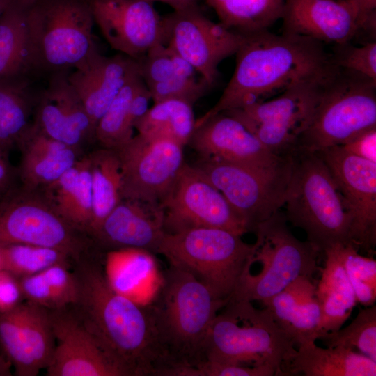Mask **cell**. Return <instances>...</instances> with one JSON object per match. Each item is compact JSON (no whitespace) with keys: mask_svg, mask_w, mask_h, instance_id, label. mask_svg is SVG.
Returning a JSON list of instances; mask_svg holds the SVG:
<instances>
[{"mask_svg":"<svg viewBox=\"0 0 376 376\" xmlns=\"http://www.w3.org/2000/svg\"><path fill=\"white\" fill-rule=\"evenodd\" d=\"M233 31L248 34L267 29L281 19L285 0H205Z\"/></svg>","mask_w":376,"mask_h":376,"instance_id":"obj_34","label":"cell"},{"mask_svg":"<svg viewBox=\"0 0 376 376\" xmlns=\"http://www.w3.org/2000/svg\"><path fill=\"white\" fill-rule=\"evenodd\" d=\"M338 45L337 53L331 57L340 68L366 77L376 82V42L372 41L360 47Z\"/></svg>","mask_w":376,"mask_h":376,"instance_id":"obj_40","label":"cell"},{"mask_svg":"<svg viewBox=\"0 0 376 376\" xmlns=\"http://www.w3.org/2000/svg\"><path fill=\"white\" fill-rule=\"evenodd\" d=\"M166 233L216 228L242 236L247 228L223 194L194 165L185 164L161 205Z\"/></svg>","mask_w":376,"mask_h":376,"instance_id":"obj_14","label":"cell"},{"mask_svg":"<svg viewBox=\"0 0 376 376\" xmlns=\"http://www.w3.org/2000/svg\"><path fill=\"white\" fill-rule=\"evenodd\" d=\"M291 361L288 375L306 376H375L376 362L354 350L344 346L322 348L315 342L298 346Z\"/></svg>","mask_w":376,"mask_h":376,"instance_id":"obj_30","label":"cell"},{"mask_svg":"<svg viewBox=\"0 0 376 376\" xmlns=\"http://www.w3.org/2000/svg\"><path fill=\"white\" fill-rule=\"evenodd\" d=\"M21 158L19 175L22 187L37 190L54 182L72 168L81 151L41 132L33 123L16 145Z\"/></svg>","mask_w":376,"mask_h":376,"instance_id":"obj_25","label":"cell"},{"mask_svg":"<svg viewBox=\"0 0 376 376\" xmlns=\"http://www.w3.org/2000/svg\"><path fill=\"white\" fill-rule=\"evenodd\" d=\"M25 244L58 249L75 263L104 251L87 233L60 217L39 190H8L0 201V245Z\"/></svg>","mask_w":376,"mask_h":376,"instance_id":"obj_10","label":"cell"},{"mask_svg":"<svg viewBox=\"0 0 376 376\" xmlns=\"http://www.w3.org/2000/svg\"><path fill=\"white\" fill-rule=\"evenodd\" d=\"M276 371L267 366H249L236 364L205 363L190 372L189 376H274Z\"/></svg>","mask_w":376,"mask_h":376,"instance_id":"obj_45","label":"cell"},{"mask_svg":"<svg viewBox=\"0 0 376 376\" xmlns=\"http://www.w3.org/2000/svg\"><path fill=\"white\" fill-rule=\"evenodd\" d=\"M11 363L3 355V352H0V376H10Z\"/></svg>","mask_w":376,"mask_h":376,"instance_id":"obj_52","label":"cell"},{"mask_svg":"<svg viewBox=\"0 0 376 376\" xmlns=\"http://www.w3.org/2000/svg\"><path fill=\"white\" fill-rule=\"evenodd\" d=\"M351 283L357 302L365 306L376 301V260L363 256L352 244L334 245Z\"/></svg>","mask_w":376,"mask_h":376,"instance_id":"obj_39","label":"cell"},{"mask_svg":"<svg viewBox=\"0 0 376 376\" xmlns=\"http://www.w3.org/2000/svg\"><path fill=\"white\" fill-rule=\"evenodd\" d=\"M3 269V253L1 245H0V270Z\"/></svg>","mask_w":376,"mask_h":376,"instance_id":"obj_54","label":"cell"},{"mask_svg":"<svg viewBox=\"0 0 376 376\" xmlns=\"http://www.w3.org/2000/svg\"><path fill=\"white\" fill-rule=\"evenodd\" d=\"M189 144L201 157L217 158L266 171L288 166L292 155L271 152L238 119L218 113L195 127Z\"/></svg>","mask_w":376,"mask_h":376,"instance_id":"obj_18","label":"cell"},{"mask_svg":"<svg viewBox=\"0 0 376 376\" xmlns=\"http://www.w3.org/2000/svg\"><path fill=\"white\" fill-rule=\"evenodd\" d=\"M12 178L13 171L6 159V154L0 151V196L10 190Z\"/></svg>","mask_w":376,"mask_h":376,"instance_id":"obj_50","label":"cell"},{"mask_svg":"<svg viewBox=\"0 0 376 376\" xmlns=\"http://www.w3.org/2000/svg\"><path fill=\"white\" fill-rule=\"evenodd\" d=\"M184 147L137 134L113 149L120 164L123 199L161 205L185 164Z\"/></svg>","mask_w":376,"mask_h":376,"instance_id":"obj_13","label":"cell"},{"mask_svg":"<svg viewBox=\"0 0 376 376\" xmlns=\"http://www.w3.org/2000/svg\"><path fill=\"white\" fill-rule=\"evenodd\" d=\"M72 267L57 264L41 272L65 307L75 302L77 295V283Z\"/></svg>","mask_w":376,"mask_h":376,"instance_id":"obj_44","label":"cell"},{"mask_svg":"<svg viewBox=\"0 0 376 376\" xmlns=\"http://www.w3.org/2000/svg\"><path fill=\"white\" fill-rule=\"evenodd\" d=\"M147 87L154 102L166 99H179L192 105L210 88L201 77L183 78L176 76Z\"/></svg>","mask_w":376,"mask_h":376,"instance_id":"obj_41","label":"cell"},{"mask_svg":"<svg viewBox=\"0 0 376 376\" xmlns=\"http://www.w3.org/2000/svg\"><path fill=\"white\" fill-rule=\"evenodd\" d=\"M137 61L141 76L147 86L174 76L171 52L164 44L155 45Z\"/></svg>","mask_w":376,"mask_h":376,"instance_id":"obj_42","label":"cell"},{"mask_svg":"<svg viewBox=\"0 0 376 376\" xmlns=\"http://www.w3.org/2000/svg\"><path fill=\"white\" fill-rule=\"evenodd\" d=\"M3 269L17 278L40 273L57 264L72 267L75 263L56 249L25 244L1 245Z\"/></svg>","mask_w":376,"mask_h":376,"instance_id":"obj_36","label":"cell"},{"mask_svg":"<svg viewBox=\"0 0 376 376\" xmlns=\"http://www.w3.org/2000/svg\"><path fill=\"white\" fill-rule=\"evenodd\" d=\"M56 346L48 376H122L70 308L49 310Z\"/></svg>","mask_w":376,"mask_h":376,"instance_id":"obj_19","label":"cell"},{"mask_svg":"<svg viewBox=\"0 0 376 376\" xmlns=\"http://www.w3.org/2000/svg\"><path fill=\"white\" fill-rule=\"evenodd\" d=\"M283 33L336 45L349 42L359 31L344 0H285Z\"/></svg>","mask_w":376,"mask_h":376,"instance_id":"obj_23","label":"cell"},{"mask_svg":"<svg viewBox=\"0 0 376 376\" xmlns=\"http://www.w3.org/2000/svg\"><path fill=\"white\" fill-rule=\"evenodd\" d=\"M336 71L327 78L293 86L273 99L222 113L241 121L271 152L291 156L311 120L324 85Z\"/></svg>","mask_w":376,"mask_h":376,"instance_id":"obj_11","label":"cell"},{"mask_svg":"<svg viewBox=\"0 0 376 376\" xmlns=\"http://www.w3.org/2000/svg\"><path fill=\"white\" fill-rule=\"evenodd\" d=\"M0 352H2L1 349V347H0Z\"/></svg>","mask_w":376,"mask_h":376,"instance_id":"obj_56","label":"cell"},{"mask_svg":"<svg viewBox=\"0 0 376 376\" xmlns=\"http://www.w3.org/2000/svg\"><path fill=\"white\" fill-rule=\"evenodd\" d=\"M254 249V244L231 231L195 228L165 233L157 254L191 274L219 298L229 300L251 265Z\"/></svg>","mask_w":376,"mask_h":376,"instance_id":"obj_7","label":"cell"},{"mask_svg":"<svg viewBox=\"0 0 376 376\" xmlns=\"http://www.w3.org/2000/svg\"><path fill=\"white\" fill-rule=\"evenodd\" d=\"M376 82L338 68L324 85L296 150L318 152L342 146L376 127Z\"/></svg>","mask_w":376,"mask_h":376,"instance_id":"obj_9","label":"cell"},{"mask_svg":"<svg viewBox=\"0 0 376 376\" xmlns=\"http://www.w3.org/2000/svg\"><path fill=\"white\" fill-rule=\"evenodd\" d=\"M93 195V219L88 235L93 238L104 219L123 199L121 173L114 150L101 148L88 155Z\"/></svg>","mask_w":376,"mask_h":376,"instance_id":"obj_32","label":"cell"},{"mask_svg":"<svg viewBox=\"0 0 376 376\" xmlns=\"http://www.w3.org/2000/svg\"><path fill=\"white\" fill-rule=\"evenodd\" d=\"M95 24L112 49L139 61L164 45L162 17L148 0H91Z\"/></svg>","mask_w":376,"mask_h":376,"instance_id":"obj_17","label":"cell"},{"mask_svg":"<svg viewBox=\"0 0 376 376\" xmlns=\"http://www.w3.org/2000/svg\"><path fill=\"white\" fill-rule=\"evenodd\" d=\"M148 305L171 376H189L205 361L213 320L229 300L219 298L189 273L169 265Z\"/></svg>","mask_w":376,"mask_h":376,"instance_id":"obj_3","label":"cell"},{"mask_svg":"<svg viewBox=\"0 0 376 376\" xmlns=\"http://www.w3.org/2000/svg\"><path fill=\"white\" fill-rule=\"evenodd\" d=\"M104 254L72 266L77 295L69 307L122 376H171L148 305L110 285L104 269Z\"/></svg>","mask_w":376,"mask_h":376,"instance_id":"obj_1","label":"cell"},{"mask_svg":"<svg viewBox=\"0 0 376 376\" xmlns=\"http://www.w3.org/2000/svg\"><path fill=\"white\" fill-rule=\"evenodd\" d=\"M325 264L315 288L320 308L318 338L343 327L350 317L357 301L334 246L324 252Z\"/></svg>","mask_w":376,"mask_h":376,"instance_id":"obj_29","label":"cell"},{"mask_svg":"<svg viewBox=\"0 0 376 376\" xmlns=\"http://www.w3.org/2000/svg\"><path fill=\"white\" fill-rule=\"evenodd\" d=\"M104 269L110 285L118 293L141 303L142 295L155 277V254L141 249L105 252Z\"/></svg>","mask_w":376,"mask_h":376,"instance_id":"obj_31","label":"cell"},{"mask_svg":"<svg viewBox=\"0 0 376 376\" xmlns=\"http://www.w3.org/2000/svg\"><path fill=\"white\" fill-rule=\"evenodd\" d=\"M22 2L25 3H27V4H30L33 1H36L37 0H21Z\"/></svg>","mask_w":376,"mask_h":376,"instance_id":"obj_55","label":"cell"},{"mask_svg":"<svg viewBox=\"0 0 376 376\" xmlns=\"http://www.w3.org/2000/svg\"><path fill=\"white\" fill-rule=\"evenodd\" d=\"M285 216L302 229L320 252L351 243L350 217L332 175L316 152L296 150L284 205ZM352 244V243H351Z\"/></svg>","mask_w":376,"mask_h":376,"instance_id":"obj_5","label":"cell"},{"mask_svg":"<svg viewBox=\"0 0 376 376\" xmlns=\"http://www.w3.org/2000/svg\"><path fill=\"white\" fill-rule=\"evenodd\" d=\"M341 146L352 155L376 162V127L361 132Z\"/></svg>","mask_w":376,"mask_h":376,"instance_id":"obj_46","label":"cell"},{"mask_svg":"<svg viewBox=\"0 0 376 376\" xmlns=\"http://www.w3.org/2000/svg\"><path fill=\"white\" fill-rule=\"evenodd\" d=\"M143 81L139 72L121 89L99 120L95 130V141L102 148L114 149L134 136L130 104Z\"/></svg>","mask_w":376,"mask_h":376,"instance_id":"obj_35","label":"cell"},{"mask_svg":"<svg viewBox=\"0 0 376 376\" xmlns=\"http://www.w3.org/2000/svg\"><path fill=\"white\" fill-rule=\"evenodd\" d=\"M327 164L350 217L352 244L373 253L376 245V162L341 146L316 152Z\"/></svg>","mask_w":376,"mask_h":376,"instance_id":"obj_16","label":"cell"},{"mask_svg":"<svg viewBox=\"0 0 376 376\" xmlns=\"http://www.w3.org/2000/svg\"><path fill=\"white\" fill-rule=\"evenodd\" d=\"M327 347L344 346L357 349L376 362V306L360 309L356 318L344 328L320 336Z\"/></svg>","mask_w":376,"mask_h":376,"instance_id":"obj_38","label":"cell"},{"mask_svg":"<svg viewBox=\"0 0 376 376\" xmlns=\"http://www.w3.org/2000/svg\"><path fill=\"white\" fill-rule=\"evenodd\" d=\"M38 190L60 217L88 235L93 195L88 155L81 156L60 178Z\"/></svg>","mask_w":376,"mask_h":376,"instance_id":"obj_28","label":"cell"},{"mask_svg":"<svg viewBox=\"0 0 376 376\" xmlns=\"http://www.w3.org/2000/svg\"><path fill=\"white\" fill-rule=\"evenodd\" d=\"M70 71L52 74L38 100L33 124L49 137L81 151L95 141V128L79 96L68 79Z\"/></svg>","mask_w":376,"mask_h":376,"instance_id":"obj_20","label":"cell"},{"mask_svg":"<svg viewBox=\"0 0 376 376\" xmlns=\"http://www.w3.org/2000/svg\"><path fill=\"white\" fill-rule=\"evenodd\" d=\"M209 330L205 363L267 366L276 375H288L297 352L290 336L275 322L267 308L230 297Z\"/></svg>","mask_w":376,"mask_h":376,"instance_id":"obj_4","label":"cell"},{"mask_svg":"<svg viewBox=\"0 0 376 376\" xmlns=\"http://www.w3.org/2000/svg\"><path fill=\"white\" fill-rule=\"evenodd\" d=\"M352 11L360 29L375 31L376 0H344Z\"/></svg>","mask_w":376,"mask_h":376,"instance_id":"obj_48","label":"cell"},{"mask_svg":"<svg viewBox=\"0 0 376 376\" xmlns=\"http://www.w3.org/2000/svg\"><path fill=\"white\" fill-rule=\"evenodd\" d=\"M165 233L161 205L122 199L104 219L93 239L104 252L137 249L157 254Z\"/></svg>","mask_w":376,"mask_h":376,"instance_id":"obj_21","label":"cell"},{"mask_svg":"<svg viewBox=\"0 0 376 376\" xmlns=\"http://www.w3.org/2000/svg\"><path fill=\"white\" fill-rule=\"evenodd\" d=\"M315 288L312 279L299 277L263 304L297 349L318 338L321 313Z\"/></svg>","mask_w":376,"mask_h":376,"instance_id":"obj_26","label":"cell"},{"mask_svg":"<svg viewBox=\"0 0 376 376\" xmlns=\"http://www.w3.org/2000/svg\"><path fill=\"white\" fill-rule=\"evenodd\" d=\"M170 50L173 63L174 76L183 78L196 77V73L197 72L193 65L185 58L173 52L171 49Z\"/></svg>","mask_w":376,"mask_h":376,"instance_id":"obj_49","label":"cell"},{"mask_svg":"<svg viewBox=\"0 0 376 376\" xmlns=\"http://www.w3.org/2000/svg\"><path fill=\"white\" fill-rule=\"evenodd\" d=\"M26 91L0 87V151L6 154L31 124Z\"/></svg>","mask_w":376,"mask_h":376,"instance_id":"obj_37","label":"cell"},{"mask_svg":"<svg viewBox=\"0 0 376 376\" xmlns=\"http://www.w3.org/2000/svg\"><path fill=\"white\" fill-rule=\"evenodd\" d=\"M236 65L217 103L195 127L228 111L264 101L300 83L331 76L338 68L323 43L311 38L262 30L246 34Z\"/></svg>","mask_w":376,"mask_h":376,"instance_id":"obj_2","label":"cell"},{"mask_svg":"<svg viewBox=\"0 0 376 376\" xmlns=\"http://www.w3.org/2000/svg\"><path fill=\"white\" fill-rule=\"evenodd\" d=\"M194 166L223 194L249 232L284 205L292 162L273 171L212 157H200Z\"/></svg>","mask_w":376,"mask_h":376,"instance_id":"obj_12","label":"cell"},{"mask_svg":"<svg viewBox=\"0 0 376 376\" xmlns=\"http://www.w3.org/2000/svg\"><path fill=\"white\" fill-rule=\"evenodd\" d=\"M17 279L26 301L48 310L66 308L42 272Z\"/></svg>","mask_w":376,"mask_h":376,"instance_id":"obj_43","label":"cell"},{"mask_svg":"<svg viewBox=\"0 0 376 376\" xmlns=\"http://www.w3.org/2000/svg\"><path fill=\"white\" fill-rule=\"evenodd\" d=\"M15 0H0V17Z\"/></svg>","mask_w":376,"mask_h":376,"instance_id":"obj_53","label":"cell"},{"mask_svg":"<svg viewBox=\"0 0 376 376\" xmlns=\"http://www.w3.org/2000/svg\"><path fill=\"white\" fill-rule=\"evenodd\" d=\"M56 340L49 311L28 301L22 303L20 324L8 334L6 354L17 376H36L50 364Z\"/></svg>","mask_w":376,"mask_h":376,"instance_id":"obj_24","label":"cell"},{"mask_svg":"<svg viewBox=\"0 0 376 376\" xmlns=\"http://www.w3.org/2000/svg\"><path fill=\"white\" fill-rule=\"evenodd\" d=\"M193 105L179 99L154 102L137 122L138 134L173 140L182 146L189 144L195 130Z\"/></svg>","mask_w":376,"mask_h":376,"instance_id":"obj_33","label":"cell"},{"mask_svg":"<svg viewBox=\"0 0 376 376\" xmlns=\"http://www.w3.org/2000/svg\"><path fill=\"white\" fill-rule=\"evenodd\" d=\"M152 2H162L169 5L173 11H185L198 8V0H148Z\"/></svg>","mask_w":376,"mask_h":376,"instance_id":"obj_51","label":"cell"},{"mask_svg":"<svg viewBox=\"0 0 376 376\" xmlns=\"http://www.w3.org/2000/svg\"><path fill=\"white\" fill-rule=\"evenodd\" d=\"M138 73L137 61L123 54L104 56L98 52L83 68L70 71L74 88L95 128L121 89Z\"/></svg>","mask_w":376,"mask_h":376,"instance_id":"obj_22","label":"cell"},{"mask_svg":"<svg viewBox=\"0 0 376 376\" xmlns=\"http://www.w3.org/2000/svg\"><path fill=\"white\" fill-rule=\"evenodd\" d=\"M251 265L260 270L245 272L231 297L265 304L299 277L313 279L320 253L308 241H301L290 231L280 210L260 224Z\"/></svg>","mask_w":376,"mask_h":376,"instance_id":"obj_8","label":"cell"},{"mask_svg":"<svg viewBox=\"0 0 376 376\" xmlns=\"http://www.w3.org/2000/svg\"><path fill=\"white\" fill-rule=\"evenodd\" d=\"M27 3L15 0L0 17V87L26 91L33 67L26 22Z\"/></svg>","mask_w":376,"mask_h":376,"instance_id":"obj_27","label":"cell"},{"mask_svg":"<svg viewBox=\"0 0 376 376\" xmlns=\"http://www.w3.org/2000/svg\"><path fill=\"white\" fill-rule=\"evenodd\" d=\"M26 22L36 72L79 69L99 52L91 0H37L28 5Z\"/></svg>","mask_w":376,"mask_h":376,"instance_id":"obj_6","label":"cell"},{"mask_svg":"<svg viewBox=\"0 0 376 376\" xmlns=\"http://www.w3.org/2000/svg\"><path fill=\"white\" fill-rule=\"evenodd\" d=\"M23 299L18 279L4 269L0 270V312L15 307Z\"/></svg>","mask_w":376,"mask_h":376,"instance_id":"obj_47","label":"cell"},{"mask_svg":"<svg viewBox=\"0 0 376 376\" xmlns=\"http://www.w3.org/2000/svg\"><path fill=\"white\" fill-rule=\"evenodd\" d=\"M162 21L164 45L189 62L210 87L219 77V63L235 54L246 38L211 21L200 8L173 11Z\"/></svg>","mask_w":376,"mask_h":376,"instance_id":"obj_15","label":"cell"}]
</instances>
